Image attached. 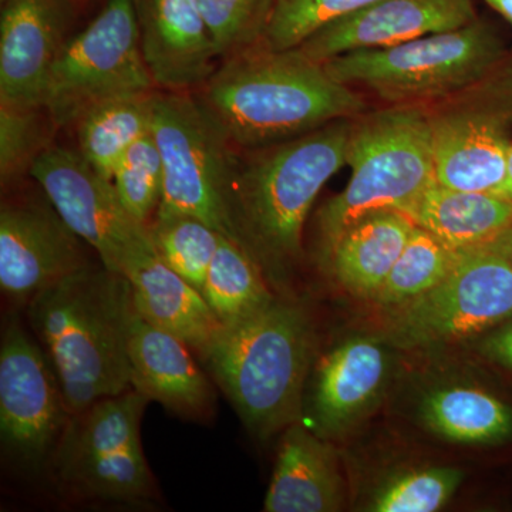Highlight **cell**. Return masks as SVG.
<instances>
[{"mask_svg":"<svg viewBox=\"0 0 512 512\" xmlns=\"http://www.w3.org/2000/svg\"><path fill=\"white\" fill-rule=\"evenodd\" d=\"M237 150L272 146L369 110L359 90L298 49L264 46L222 60L194 94Z\"/></svg>","mask_w":512,"mask_h":512,"instance_id":"1","label":"cell"},{"mask_svg":"<svg viewBox=\"0 0 512 512\" xmlns=\"http://www.w3.org/2000/svg\"><path fill=\"white\" fill-rule=\"evenodd\" d=\"M26 313L72 416L131 389L134 305L126 275L90 262L37 292Z\"/></svg>","mask_w":512,"mask_h":512,"instance_id":"2","label":"cell"},{"mask_svg":"<svg viewBox=\"0 0 512 512\" xmlns=\"http://www.w3.org/2000/svg\"><path fill=\"white\" fill-rule=\"evenodd\" d=\"M352 120H336L272 146L235 148L227 191L232 239L262 271H281L301 256L313 202L346 165Z\"/></svg>","mask_w":512,"mask_h":512,"instance_id":"3","label":"cell"},{"mask_svg":"<svg viewBox=\"0 0 512 512\" xmlns=\"http://www.w3.org/2000/svg\"><path fill=\"white\" fill-rule=\"evenodd\" d=\"M312 336L301 306L274 299L247 319L224 326L201 357L258 439L301 421Z\"/></svg>","mask_w":512,"mask_h":512,"instance_id":"4","label":"cell"},{"mask_svg":"<svg viewBox=\"0 0 512 512\" xmlns=\"http://www.w3.org/2000/svg\"><path fill=\"white\" fill-rule=\"evenodd\" d=\"M346 165L352 170L345 190L318 212L320 255L360 218L382 210L409 215L436 181L433 140L421 107L369 111L352 120Z\"/></svg>","mask_w":512,"mask_h":512,"instance_id":"5","label":"cell"},{"mask_svg":"<svg viewBox=\"0 0 512 512\" xmlns=\"http://www.w3.org/2000/svg\"><path fill=\"white\" fill-rule=\"evenodd\" d=\"M507 55L497 29L478 18L463 28L348 53L323 66L333 79L389 106L424 107L466 89Z\"/></svg>","mask_w":512,"mask_h":512,"instance_id":"6","label":"cell"},{"mask_svg":"<svg viewBox=\"0 0 512 512\" xmlns=\"http://www.w3.org/2000/svg\"><path fill=\"white\" fill-rule=\"evenodd\" d=\"M148 403L130 389L73 414L52 457L60 483L77 497L104 503L133 505L154 498L141 443Z\"/></svg>","mask_w":512,"mask_h":512,"instance_id":"7","label":"cell"},{"mask_svg":"<svg viewBox=\"0 0 512 512\" xmlns=\"http://www.w3.org/2000/svg\"><path fill=\"white\" fill-rule=\"evenodd\" d=\"M421 109L430 124L437 183L497 194L512 146V53L466 89Z\"/></svg>","mask_w":512,"mask_h":512,"instance_id":"8","label":"cell"},{"mask_svg":"<svg viewBox=\"0 0 512 512\" xmlns=\"http://www.w3.org/2000/svg\"><path fill=\"white\" fill-rule=\"evenodd\" d=\"M163 160L156 215H191L232 239L227 191L235 147L208 111L185 92H158L151 127Z\"/></svg>","mask_w":512,"mask_h":512,"instance_id":"9","label":"cell"},{"mask_svg":"<svg viewBox=\"0 0 512 512\" xmlns=\"http://www.w3.org/2000/svg\"><path fill=\"white\" fill-rule=\"evenodd\" d=\"M154 90L134 0H109L86 29L67 40L47 80L43 109L56 127H69L103 101Z\"/></svg>","mask_w":512,"mask_h":512,"instance_id":"10","label":"cell"},{"mask_svg":"<svg viewBox=\"0 0 512 512\" xmlns=\"http://www.w3.org/2000/svg\"><path fill=\"white\" fill-rule=\"evenodd\" d=\"M30 177L106 268L127 275L157 254L146 225L127 211L111 180L79 150L50 146L33 164Z\"/></svg>","mask_w":512,"mask_h":512,"instance_id":"11","label":"cell"},{"mask_svg":"<svg viewBox=\"0 0 512 512\" xmlns=\"http://www.w3.org/2000/svg\"><path fill=\"white\" fill-rule=\"evenodd\" d=\"M511 313L510 265L493 249H466L439 285L394 308L392 336L407 348L450 342L490 328Z\"/></svg>","mask_w":512,"mask_h":512,"instance_id":"12","label":"cell"},{"mask_svg":"<svg viewBox=\"0 0 512 512\" xmlns=\"http://www.w3.org/2000/svg\"><path fill=\"white\" fill-rule=\"evenodd\" d=\"M70 414L45 350L12 320L0 343V440L18 466L37 470L52 461Z\"/></svg>","mask_w":512,"mask_h":512,"instance_id":"13","label":"cell"},{"mask_svg":"<svg viewBox=\"0 0 512 512\" xmlns=\"http://www.w3.org/2000/svg\"><path fill=\"white\" fill-rule=\"evenodd\" d=\"M83 241L49 198L3 201L0 210V288L26 303L43 288L90 264Z\"/></svg>","mask_w":512,"mask_h":512,"instance_id":"14","label":"cell"},{"mask_svg":"<svg viewBox=\"0 0 512 512\" xmlns=\"http://www.w3.org/2000/svg\"><path fill=\"white\" fill-rule=\"evenodd\" d=\"M480 18L474 0H380L333 20L296 47L315 62L448 32Z\"/></svg>","mask_w":512,"mask_h":512,"instance_id":"15","label":"cell"},{"mask_svg":"<svg viewBox=\"0 0 512 512\" xmlns=\"http://www.w3.org/2000/svg\"><path fill=\"white\" fill-rule=\"evenodd\" d=\"M72 20L73 0H2L0 104L43 107Z\"/></svg>","mask_w":512,"mask_h":512,"instance_id":"16","label":"cell"},{"mask_svg":"<svg viewBox=\"0 0 512 512\" xmlns=\"http://www.w3.org/2000/svg\"><path fill=\"white\" fill-rule=\"evenodd\" d=\"M141 52L157 89H200L218 67L217 47L195 0H134Z\"/></svg>","mask_w":512,"mask_h":512,"instance_id":"17","label":"cell"},{"mask_svg":"<svg viewBox=\"0 0 512 512\" xmlns=\"http://www.w3.org/2000/svg\"><path fill=\"white\" fill-rule=\"evenodd\" d=\"M190 346L158 329L134 309L128 330L131 389L188 420L210 417L215 390Z\"/></svg>","mask_w":512,"mask_h":512,"instance_id":"18","label":"cell"},{"mask_svg":"<svg viewBox=\"0 0 512 512\" xmlns=\"http://www.w3.org/2000/svg\"><path fill=\"white\" fill-rule=\"evenodd\" d=\"M343 505V481L332 447L301 421L286 427L266 493V512H333Z\"/></svg>","mask_w":512,"mask_h":512,"instance_id":"19","label":"cell"},{"mask_svg":"<svg viewBox=\"0 0 512 512\" xmlns=\"http://www.w3.org/2000/svg\"><path fill=\"white\" fill-rule=\"evenodd\" d=\"M126 276L138 315L204 356L224 325L201 291L165 265L157 254L138 262Z\"/></svg>","mask_w":512,"mask_h":512,"instance_id":"20","label":"cell"},{"mask_svg":"<svg viewBox=\"0 0 512 512\" xmlns=\"http://www.w3.org/2000/svg\"><path fill=\"white\" fill-rule=\"evenodd\" d=\"M387 362L379 343L356 338L340 345L319 367L312 420L319 436L338 433L375 399Z\"/></svg>","mask_w":512,"mask_h":512,"instance_id":"21","label":"cell"},{"mask_svg":"<svg viewBox=\"0 0 512 512\" xmlns=\"http://www.w3.org/2000/svg\"><path fill=\"white\" fill-rule=\"evenodd\" d=\"M414 227L403 212H372L343 231L322 258L340 285L357 296L375 298Z\"/></svg>","mask_w":512,"mask_h":512,"instance_id":"22","label":"cell"},{"mask_svg":"<svg viewBox=\"0 0 512 512\" xmlns=\"http://www.w3.org/2000/svg\"><path fill=\"white\" fill-rule=\"evenodd\" d=\"M414 224L457 251L481 248L512 224V200L495 192L463 191L434 181L410 212Z\"/></svg>","mask_w":512,"mask_h":512,"instance_id":"23","label":"cell"},{"mask_svg":"<svg viewBox=\"0 0 512 512\" xmlns=\"http://www.w3.org/2000/svg\"><path fill=\"white\" fill-rule=\"evenodd\" d=\"M157 90L97 104L77 120V150L97 173L111 180L114 168L141 137L151 133Z\"/></svg>","mask_w":512,"mask_h":512,"instance_id":"24","label":"cell"},{"mask_svg":"<svg viewBox=\"0 0 512 512\" xmlns=\"http://www.w3.org/2000/svg\"><path fill=\"white\" fill-rule=\"evenodd\" d=\"M201 293L224 326L247 319L275 299L261 266L227 235L221 237Z\"/></svg>","mask_w":512,"mask_h":512,"instance_id":"25","label":"cell"},{"mask_svg":"<svg viewBox=\"0 0 512 512\" xmlns=\"http://www.w3.org/2000/svg\"><path fill=\"white\" fill-rule=\"evenodd\" d=\"M423 416L431 430L463 443L498 440L512 430L511 410L491 394L470 387L431 393Z\"/></svg>","mask_w":512,"mask_h":512,"instance_id":"26","label":"cell"},{"mask_svg":"<svg viewBox=\"0 0 512 512\" xmlns=\"http://www.w3.org/2000/svg\"><path fill=\"white\" fill-rule=\"evenodd\" d=\"M460 251L416 225L375 301L389 308L403 305L440 284L456 265Z\"/></svg>","mask_w":512,"mask_h":512,"instance_id":"27","label":"cell"},{"mask_svg":"<svg viewBox=\"0 0 512 512\" xmlns=\"http://www.w3.org/2000/svg\"><path fill=\"white\" fill-rule=\"evenodd\" d=\"M148 234L157 255L188 284L201 291L221 234L191 215H154Z\"/></svg>","mask_w":512,"mask_h":512,"instance_id":"28","label":"cell"},{"mask_svg":"<svg viewBox=\"0 0 512 512\" xmlns=\"http://www.w3.org/2000/svg\"><path fill=\"white\" fill-rule=\"evenodd\" d=\"M222 60L262 46L276 0H195Z\"/></svg>","mask_w":512,"mask_h":512,"instance_id":"29","label":"cell"},{"mask_svg":"<svg viewBox=\"0 0 512 512\" xmlns=\"http://www.w3.org/2000/svg\"><path fill=\"white\" fill-rule=\"evenodd\" d=\"M55 126L43 107L0 104V178L2 185L30 175L37 158L50 147L49 126Z\"/></svg>","mask_w":512,"mask_h":512,"instance_id":"30","label":"cell"},{"mask_svg":"<svg viewBox=\"0 0 512 512\" xmlns=\"http://www.w3.org/2000/svg\"><path fill=\"white\" fill-rule=\"evenodd\" d=\"M111 183L127 211L141 224H150L163 195L164 170L153 133L136 141L120 158Z\"/></svg>","mask_w":512,"mask_h":512,"instance_id":"31","label":"cell"},{"mask_svg":"<svg viewBox=\"0 0 512 512\" xmlns=\"http://www.w3.org/2000/svg\"><path fill=\"white\" fill-rule=\"evenodd\" d=\"M380 0H276L262 46L291 50L333 20Z\"/></svg>","mask_w":512,"mask_h":512,"instance_id":"32","label":"cell"},{"mask_svg":"<svg viewBox=\"0 0 512 512\" xmlns=\"http://www.w3.org/2000/svg\"><path fill=\"white\" fill-rule=\"evenodd\" d=\"M461 471L427 468L394 478L376 495L372 511L433 512L440 510L456 493Z\"/></svg>","mask_w":512,"mask_h":512,"instance_id":"33","label":"cell"},{"mask_svg":"<svg viewBox=\"0 0 512 512\" xmlns=\"http://www.w3.org/2000/svg\"><path fill=\"white\" fill-rule=\"evenodd\" d=\"M488 350H490L491 355L495 359L500 360L504 365L512 367V326L498 333L491 340L490 345H488Z\"/></svg>","mask_w":512,"mask_h":512,"instance_id":"34","label":"cell"},{"mask_svg":"<svg viewBox=\"0 0 512 512\" xmlns=\"http://www.w3.org/2000/svg\"><path fill=\"white\" fill-rule=\"evenodd\" d=\"M485 247L497 252L512 269V224L505 229L500 237L494 239L491 244L485 245Z\"/></svg>","mask_w":512,"mask_h":512,"instance_id":"35","label":"cell"},{"mask_svg":"<svg viewBox=\"0 0 512 512\" xmlns=\"http://www.w3.org/2000/svg\"><path fill=\"white\" fill-rule=\"evenodd\" d=\"M483 2L512 26V0H483Z\"/></svg>","mask_w":512,"mask_h":512,"instance_id":"36","label":"cell"},{"mask_svg":"<svg viewBox=\"0 0 512 512\" xmlns=\"http://www.w3.org/2000/svg\"><path fill=\"white\" fill-rule=\"evenodd\" d=\"M497 194L504 195V197L511 198L512 200V146L510 154H508L507 175H505L503 187L500 188Z\"/></svg>","mask_w":512,"mask_h":512,"instance_id":"37","label":"cell"}]
</instances>
